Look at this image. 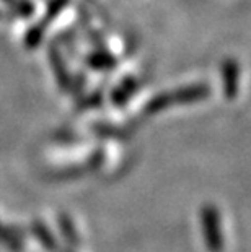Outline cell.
Here are the masks:
<instances>
[{
    "label": "cell",
    "mask_w": 251,
    "mask_h": 252,
    "mask_svg": "<svg viewBox=\"0 0 251 252\" xmlns=\"http://www.w3.org/2000/svg\"><path fill=\"white\" fill-rule=\"evenodd\" d=\"M238 82H240V67L235 61L228 59L222 65L223 93H225L228 99H233L238 94Z\"/></svg>",
    "instance_id": "7a4b0ae2"
},
{
    "label": "cell",
    "mask_w": 251,
    "mask_h": 252,
    "mask_svg": "<svg viewBox=\"0 0 251 252\" xmlns=\"http://www.w3.org/2000/svg\"><path fill=\"white\" fill-rule=\"evenodd\" d=\"M134 91H136V82L134 80H126V82L113 93L114 104H124Z\"/></svg>",
    "instance_id": "277c9868"
},
{
    "label": "cell",
    "mask_w": 251,
    "mask_h": 252,
    "mask_svg": "<svg viewBox=\"0 0 251 252\" xmlns=\"http://www.w3.org/2000/svg\"><path fill=\"white\" fill-rule=\"evenodd\" d=\"M209 96V87L204 83L201 85H191V87L186 88H179L172 93H162L148 103L147 106V114H155V112H160L163 109L170 108V106L175 104H191L196 103V101H201Z\"/></svg>",
    "instance_id": "6da1fadb"
},
{
    "label": "cell",
    "mask_w": 251,
    "mask_h": 252,
    "mask_svg": "<svg viewBox=\"0 0 251 252\" xmlns=\"http://www.w3.org/2000/svg\"><path fill=\"white\" fill-rule=\"evenodd\" d=\"M202 224H204V234L207 244L212 249H218L220 246V233H218V215L215 208L206 207L202 210Z\"/></svg>",
    "instance_id": "3957f363"
},
{
    "label": "cell",
    "mask_w": 251,
    "mask_h": 252,
    "mask_svg": "<svg viewBox=\"0 0 251 252\" xmlns=\"http://www.w3.org/2000/svg\"><path fill=\"white\" fill-rule=\"evenodd\" d=\"M88 63L95 68H109L114 65V61L105 52H98V54H93L88 59Z\"/></svg>",
    "instance_id": "5b68a950"
}]
</instances>
